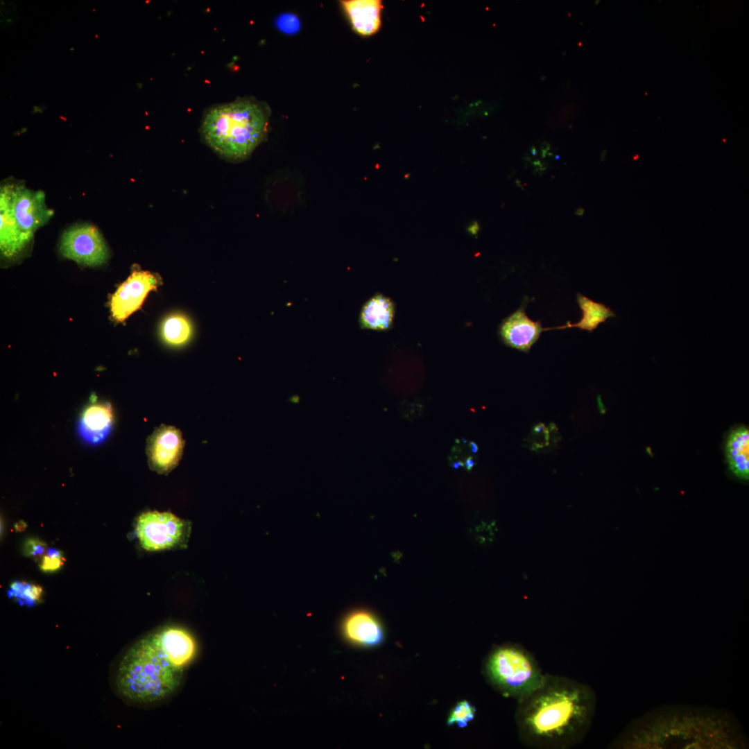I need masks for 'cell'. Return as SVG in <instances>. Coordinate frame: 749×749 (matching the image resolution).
I'll use <instances>...</instances> for the list:
<instances>
[{"instance_id": "cell-13", "label": "cell", "mask_w": 749, "mask_h": 749, "mask_svg": "<svg viewBox=\"0 0 749 749\" xmlns=\"http://www.w3.org/2000/svg\"><path fill=\"white\" fill-rule=\"evenodd\" d=\"M162 653L173 666L184 669L197 653L196 640L187 630L166 626L153 632Z\"/></svg>"}, {"instance_id": "cell-28", "label": "cell", "mask_w": 749, "mask_h": 749, "mask_svg": "<svg viewBox=\"0 0 749 749\" xmlns=\"http://www.w3.org/2000/svg\"><path fill=\"white\" fill-rule=\"evenodd\" d=\"M469 446L472 453L476 454L479 451V447L476 442L471 441L469 443Z\"/></svg>"}, {"instance_id": "cell-17", "label": "cell", "mask_w": 749, "mask_h": 749, "mask_svg": "<svg viewBox=\"0 0 749 749\" xmlns=\"http://www.w3.org/2000/svg\"><path fill=\"white\" fill-rule=\"evenodd\" d=\"M725 453L730 472L742 480L749 479V430L739 427L731 431L726 440Z\"/></svg>"}, {"instance_id": "cell-27", "label": "cell", "mask_w": 749, "mask_h": 749, "mask_svg": "<svg viewBox=\"0 0 749 749\" xmlns=\"http://www.w3.org/2000/svg\"><path fill=\"white\" fill-rule=\"evenodd\" d=\"M14 527H15V529L17 531H23L24 530L26 529V523L24 522L20 521V522L16 523L15 524Z\"/></svg>"}, {"instance_id": "cell-30", "label": "cell", "mask_w": 749, "mask_h": 749, "mask_svg": "<svg viewBox=\"0 0 749 749\" xmlns=\"http://www.w3.org/2000/svg\"><path fill=\"white\" fill-rule=\"evenodd\" d=\"M460 466H461V467L464 466V463H463V462H462L461 460H458V461H457V462H454V463L452 464V467H453L454 468H455V469H457V468H458V467H459Z\"/></svg>"}, {"instance_id": "cell-15", "label": "cell", "mask_w": 749, "mask_h": 749, "mask_svg": "<svg viewBox=\"0 0 749 749\" xmlns=\"http://www.w3.org/2000/svg\"><path fill=\"white\" fill-rule=\"evenodd\" d=\"M28 243L14 216L11 184L3 186L0 191L1 252L3 256L12 257L21 252Z\"/></svg>"}, {"instance_id": "cell-14", "label": "cell", "mask_w": 749, "mask_h": 749, "mask_svg": "<svg viewBox=\"0 0 749 749\" xmlns=\"http://www.w3.org/2000/svg\"><path fill=\"white\" fill-rule=\"evenodd\" d=\"M344 636L350 642L363 646L378 645L384 638V628L372 612L356 609L347 613L341 624Z\"/></svg>"}, {"instance_id": "cell-23", "label": "cell", "mask_w": 749, "mask_h": 749, "mask_svg": "<svg viewBox=\"0 0 749 749\" xmlns=\"http://www.w3.org/2000/svg\"><path fill=\"white\" fill-rule=\"evenodd\" d=\"M64 560L60 551L55 548H48L46 555L41 560L40 567L43 572H53L63 566Z\"/></svg>"}, {"instance_id": "cell-32", "label": "cell", "mask_w": 749, "mask_h": 749, "mask_svg": "<svg viewBox=\"0 0 749 749\" xmlns=\"http://www.w3.org/2000/svg\"><path fill=\"white\" fill-rule=\"evenodd\" d=\"M74 48H71V49H70V51H74Z\"/></svg>"}, {"instance_id": "cell-29", "label": "cell", "mask_w": 749, "mask_h": 749, "mask_svg": "<svg viewBox=\"0 0 749 749\" xmlns=\"http://www.w3.org/2000/svg\"><path fill=\"white\" fill-rule=\"evenodd\" d=\"M33 110L32 112V114L36 113V112L42 114V112H43L42 109L40 107L37 106V105H34L33 107Z\"/></svg>"}, {"instance_id": "cell-1", "label": "cell", "mask_w": 749, "mask_h": 749, "mask_svg": "<svg viewBox=\"0 0 749 749\" xmlns=\"http://www.w3.org/2000/svg\"><path fill=\"white\" fill-rule=\"evenodd\" d=\"M610 748H748L735 715L725 709L685 704L656 707L633 719Z\"/></svg>"}, {"instance_id": "cell-4", "label": "cell", "mask_w": 749, "mask_h": 749, "mask_svg": "<svg viewBox=\"0 0 749 749\" xmlns=\"http://www.w3.org/2000/svg\"><path fill=\"white\" fill-rule=\"evenodd\" d=\"M184 669L164 656L153 632L135 642L122 655L117 667L116 686L119 695L130 702H161L181 685Z\"/></svg>"}, {"instance_id": "cell-21", "label": "cell", "mask_w": 749, "mask_h": 749, "mask_svg": "<svg viewBox=\"0 0 749 749\" xmlns=\"http://www.w3.org/2000/svg\"><path fill=\"white\" fill-rule=\"evenodd\" d=\"M43 589L40 585L24 581H14L8 591L9 597H13L20 605L34 606L42 601Z\"/></svg>"}, {"instance_id": "cell-26", "label": "cell", "mask_w": 749, "mask_h": 749, "mask_svg": "<svg viewBox=\"0 0 749 749\" xmlns=\"http://www.w3.org/2000/svg\"><path fill=\"white\" fill-rule=\"evenodd\" d=\"M474 465H475V463H474V458H473L472 456H469L465 459L464 466H465V469L468 472L472 470V469L474 467Z\"/></svg>"}, {"instance_id": "cell-20", "label": "cell", "mask_w": 749, "mask_h": 749, "mask_svg": "<svg viewBox=\"0 0 749 749\" xmlns=\"http://www.w3.org/2000/svg\"><path fill=\"white\" fill-rule=\"evenodd\" d=\"M162 333L164 340L173 345L184 343L190 337L191 326L188 320L180 315L168 317L164 322Z\"/></svg>"}, {"instance_id": "cell-22", "label": "cell", "mask_w": 749, "mask_h": 749, "mask_svg": "<svg viewBox=\"0 0 749 749\" xmlns=\"http://www.w3.org/2000/svg\"><path fill=\"white\" fill-rule=\"evenodd\" d=\"M476 708L467 700L458 702L451 711L447 719L449 725L456 724L460 728L465 727L474 719Z\"/></svg>"}, {"instance_id": "cell-7", "label": "cell", "mask_w": 749, "mask_h": 749, "mask_svg": "<svg viewBox=\"0 0 749 749\" xmlns=\"http://www.w3.org/2000/svg\"><path fill=\"white\" fill-rule=\"evenodd\" d=\"M60 252L67 259L89 266H99L109 257L108 248L98 230L88 224L66 230L61 239Z\"/></svg>"}, {"instance_id": "cell-16", "label": "cell", "mask_w": 749, "mask_h": 749, "mask_svg": "<svg viewBox=\"0 0 749 749\" xmlns=\"http://www.w3.org/2000/svg\"><path fill=\"white\" fill-rule=\"evenodd\" d=\"M352 28L359 35L374 34L381 24V1L379 0H348L341 1Z\"/></svg>"}, {"instance_id": "cell-6", "label": "cell", "mask_w": 749, "mask_h": 749, "mask_svg": "<svg viewBox=\"0 0 749 749\" xmlns=\"http://www.w3.org/2000/svg\"><path fill=\"white\" fill-rule=\"evenodd\" d=\"M186 522L171 513L148 511L137 519L136 534L141 546L148 551L172 549L187 539Z\"/></svg>"}, {"instance_id": "cell-33", "label": "cell", "mask_w": 749, "mask_h": 749, "mask_svg": "<svg viewBox=\"0 0 749 749\" xmlns=\"http://www.w3.org/2000/svg\"><path fill=\"white\" fill-rule=\"evenodd\" d=\"M95 37H98V35H95Z\"/></svg>"}, {"instance_id": "cell-2", "label": "cell", "mask_w": 749, "mask_h": 749, "mask_svg": "<svg viewBox=\"0 0 749 749\" xmlns=\"http://www.w3.org/2000/svg\"><path fill=\"white\" fill-rule=\"evenodd\" d=\"M593 689L572 678L546 673L542 684L517 700L521 743L533 749H569L583 741L596 712Z\"/></svg>"}, {"instance_id": "cell-3", "label": "cell", "mask_w": 749, "mask_h": 749, "mask_svg": "<svg viewBox=\"0 0 749 749\" xmlns=\"http://www.w3.org/2000/svg\"><path fill=\"white\" fill-rule=\"evenodd\" d=\"M269 115L268 106L254 98L216 104L203 114L200 137L221 157L242 161L265 139Z\"/></svg>"}, {"instance_id": "cell-11", "label": "cell", "mask_w": 749, "mask_h": 749, "mask_svg": "<svg viewBox=\"0 0 749 749\" xmlns=\"http://www.w3.org/2000/svg\"><path fill=\"white\" fill-rule=\"evenodd\" d=\"M527 300L524 299L517 310L502 320L498 330L499 338L505 345L526 354L545 332L541 321H535L527 316Z\"/></svg>"}, {"instance_id": "cell-5", "label": "cell", "mask_w": 749, "mask_h": 749, "mask_svg": "<svg viewBox=\"0 0 749 749\" xmlns=\"http://www.w3.org/2000/svg\"><path fill=\"white\" fill-rule=\"evenodd\" d=\"M484 671L501 694L517 700L537 688L546 675L530 651L512 643L498 646L490 653Z\"/></svg>"}, {"instance_id": "cell-12", "label": "cell", "mask_w": 749, "mask_h": 749, "mask_svg": "<svg viewBox=\"0 0 749 749\" xmlns=\"http://www.w3.org/2000/svg\"><path fill=\"white\" fill-rule=\"evenodd\" d=\"M114 424L112 408L107 402H92L83 410L77 422V432L87 444L96 445L104 442Z\"/></svg>"}, {"instance_id": "cell-9", "label": "cell", "mask_w": 749, "mask_h": 749, "mask_svg": "<svg viewBox=\"0 0 749 749\" xmlns=\"http://www.w3.org/2000/svg\"><path fill=\"white\" fill-rule=\"evenodd\" d=\"M159 284V278L153 273L134 270L112 296L110 311L113 318L123 321L141 307L148 293Z\"/></svg>"}, {"instance_id": "cell-19", "label": "cell", "mask_w": 749, "mask_h": 749, "mask_svg": "<svg viewBox=\"0 0 749 749\" xmlns=\"http://www.w3.org/2000/svg\"><path fill=\"white\" fill-rule=\"evenodd\" d=\"M576 301L581 311V318L578 322L571 324L568 321L562 326L546 327V331L578 328L580 330L592 332L600 324L605 322L610 318L616 316L615 313L609 307L603 303L593 301L580 293L576 294Z\"/></svg>"}, {"instance_id": "cell-10", "label": "cell", "mask_w": 749, "mask_h": 749, "mask_svg": "<svg viewBox=\"0 0 749 749\" xmlns=\"http://www.w3.org/2000/svg\"><path fill=\"white\" fill-rule=\"evenodd\" d=\"M184 442L177 428L162 424L155 429L147 441L146 453L150 467L167 474L179 463Z\"/></svg>"}, {"instance_id": "cell-25", "label": "cell", "mask_w": 749, "mask_h": 749, "mask_svg": "<svg viewBox=\"0 0 749 749\" xmlns=\"http://www.w3.org/2000/svg\"><path fill=\"white\" fill-rule=\"evenodd\" d=\"M47 544L36 538L28 539L24 546V552L26 556L32 558L35 560H42L47 551Z\"/></svg>"}, {"instance_id": "cell-8", "label": "cell", "mask_w": 749, "mask_h": 749, "mask_svg": "<svg viewBox=\"0 0 749 749\" xmlns=\"http://www.w3.org/2000/svg\"><path fill=\"white\" fill-rule=\"evenodd\" d=\"M12 205L16 221L28 242L35 231L45 225L53 211L45 203L42 191H33L24 186L11 184Z\"/></svg>"}, {"instance_id": "cell-18", "label": "cell", "mask_w": 749, "mask_h": 749, "mask_svg": "<svg viewBox=\"0 0 749 749\" xmlns=\"http://www.w3.org/2000/svg\"><path fill=\"white\" fill-rule=\"evenodd\" d=\"M394 314L395 307L391 300L382 294H376L363 306L360 325L363 329L387 330L393 324Z\"/></svg>"}, {"instance_id": "cell-31", "label": "cell", "mask_w": 749, "mask_h": 749, "mask_svg": "<svg viewBox=\"0 0 749 749\" xmlns=\"http://www.w3.org/2000/svg\"><path fill=\"white\" fill-rule=\"evenodd\" d=\"M476 225H478L475 224L470 226V227L468 229L469 232H470L472 234H475L477 232L476 227L478 226Z\"/></svg>"}, {"instance_id": "cell-24", "label": "cell", "mask_w": 749, "mask_h": 749, "mask_svg": "<svg viewBox=\"0 0 749 749\" xmlns=\"http://www.w3.org/2000/svg\"><path fill=\"white\" fill-rule=\"evenodd\" d=\"M276 26L278 30L288 35L297 33L300 28L299 18L292 13H284L280 15L276 19Z\"/></svg>"}]
</instances>
